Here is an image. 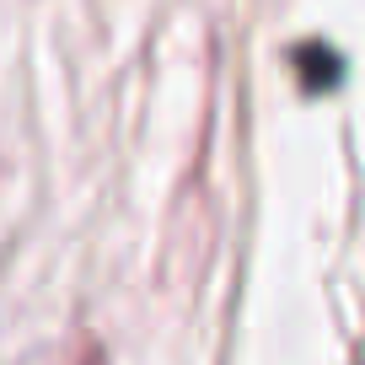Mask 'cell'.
I'll use <instances>...</instances> for the list:
<instances>
[{
    "label": "cell",
    "instance_id": "6da1fadb",
    "mask_svg": "<svg viewBox=\"0 0 365 365\" xmlns=\"http://www.w3.org/2000/svg\"><path fill=\"white\" fill-rule=\"evenodd\" d=\"M81 365H97V354H81Z\"/></svg>",
    "mask_w": 365,
    "mask_h": 365
}]
</instances>
